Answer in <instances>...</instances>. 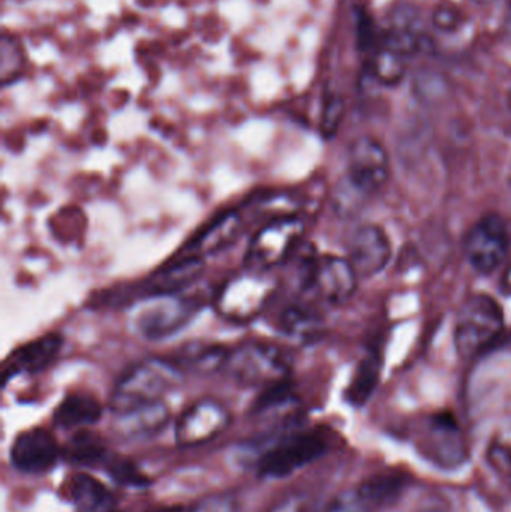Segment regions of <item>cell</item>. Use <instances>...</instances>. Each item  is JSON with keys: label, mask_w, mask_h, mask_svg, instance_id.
I'll list each match as a JSON object with an SVG mask.
<instances>
[{"label": "cell", "mask_w": 511, "mask_h": 512, "mask_svg": "<svg viewBox=\"0 0 511 512\" xmlns=\"http://www.w3.org/2000/svg\"><path fill=\"white\" fill-rule=\"evenodd\" d=\"M390 176V159L386 149L371 137L354 141L348 153L347 180L357 194H377Z\"/></svg>", "instance_id": "obj_9"}, {"label": "cell", "mask_w": 511, "mask_h": 512, "mask_svg": "<svg viewBox=\"0 0 511 512\" xmlns=\"http://www.w3.org/2000/svg\"><path fill=\"white\" fill-rule=\"evenodd\" d=\"M242 218L236 210L221 213L197 234L191 242L183 246L179 255L198 256L206 259L207 256L219 254L239 239L242 231Z\"/></svg>", "instance_id": "obj_15"}, {"label": "cell", "mask_w": 511, "mask_h": 512, "mask_svg": "<svg viewBox=\"0 0 511 512\" xmlns=\"http://www.w3.org/2000/svg\"><path fill=\"white\" fill-rule=\"evenodd\" d=\"M108 474L123 486L144 487L150 483L149 478L128 459L113 460L108 466Z\"/></svg>", "instance_id": "obj_26"}, {"label": "cell", "mask_w": 511, "mask_h": 512, "mask_svg": "<svg viewBox=\"0 0 511 512\" xmlns=\"http://www.w3.org/2000/svg\"><path fill=\"white\" fill-rule=\"evenodd\" d=\"M510 251V234L506 222L498 215L480 219L464 239V255L474 270L482 274L497 271Z\"/></svg>", "instance_id": "obj_8"}, {"label": "cell", "mask_w": 511, "mask_h": 512, "mask_svg": "<svg viewBox=\"0 0 511 512\" xmlns=\"http://www.w3.org/2000/svg\"><path fill=\"white\" fill-rule=\"evenodd\" d=\"M371 72L380 83L398 84L404 77L405 57L384 45L372 59Z\"/></svg>", "instance_id": "obj_22"}, {"label": "cell", "mask_w": 511, "mask_h": 512, "mask_svg": "<svg viewBox=\"0 0 511 512\" xmlns=\"http://www.w3.org/2000/svg\"><path fill=\"white\" fill-rule=\"evenodd\" d=\"M500 289L503 294L511 295V265L501 276Z\"/></svg>", "instance_id": "obj_30"}, {"label": "cell", "mask_w": 511, "mask_h": 512, "mask_svg": "<svg viewBox=\"0 0 511 512\" xmlns=\"http://www.w3.org/2000/svg\"><path fill=\"white\" fill-rule=\"evenodd\" d=\"M504 331V312L491 295L474 294L462 304L455 328L456 351L476 358L488 351Z\"/></svg>", "instance_id": "obj_5"}, {"label": "cell", "mask_w": 511, "mask_h": 512, "mask_svg": "<svg viewBox=\"0 0 511 512\" xmlns=\"http://www.w3.org/2000/svg\"><path fill=\"white\" fill-rule=\"evenodd\" d=\"M422 512H440V511H437V510H426V511H422Z\"/></svg>", "instance_id": "obj_35"}, {"label": "cell", "mask_w": 511, "mask_h": 512, "mask_svg": "<svg viewBox=\"0 0 511 512\" xmlns=\"http://www.w3.org/2000/svg\"><path fill=\"white\" fill-rule=\"evenodd\" d=\"M57 457L59 447L56 439L44 429L27 430L12 445L11 460L15 468L30 474L53 468Z\"/></svg>", "instance_id": "obj_14"}, {"label": "cell", "mask_w": 511, "mask_h": 512, "mask_svg": "<svg viewBox=\"0 0 511 512\" xmlns=\"http://www.w3.org/2000/svg\"><path fill=\"white\" fill-rule=\"evenodd\" d=\"M342 114H344V102L338 96H330L324 105L323 119H321V132L324 137L330 138L335 135L341 123Z\"/></svg>", "instance_id": "obj_28"}, {"label": "cell", "mask_w": 511, "mask_h": 512, "mask_svg": "<svg viewBox=\"0 0 511 512\" xmlns=\"http://www.w3.org/2000/svg\"><path fill=\"white\" fill-rule=\"evenodd\" d=\"M509 104H510V108H511V92H510V95H509Z\"/></svg>", "instance_id": "obj_36"}, {"label": "cell", "mask_w": 511, "mask_h": 512, "mask_svg": "<svg viewBox=\"0 0 511 512\" xmlns=\"http://www.w3.org/2000/svg\"><path fill=\"white\" fill-rule=\"evenodd\" d=\"M150 304L138 313L135 330L147 340H162L183 330L197 315L200 304L183 295L153 298Z\"/></svg>", "instance_id": "obj_10"}, {"label": "cell", "mask_w": 511, "mask_h": 512, "mask_svg": "<svg viewBox=\"0 0 511 512\" xmlns=\"http://www.w3.org/2000/svg\"><path fill=\"white\" fill-rule=\"evenodd\" d=\"M149 512H185L183 508L180 507H162V508H156V510H152Z\"/></svg>", "instance_id": "obj_31"}, {"label": "cell", "mask_w": 511, "mask_h": 512, "mask_svg": "<svg viewBox=\"0 0 511 512\" xmlns=\"http://www.w3.org/2000/svg\"><path fill=\"white\" fill-rule=\"evenodd\" d=\"M392 245L386 231L369 224L357 228L348 246V261L359 277L377 276L389 264Z\"/></svg>", "instance_id": "obj_12"}, {"label": "cell", "mask_w": 511, "mask_h": 512, "mask_svg": "<svg viewBox=\"0 0 511 512\" xmlns=\"http://www.w3.org/2000/svg\"><path fill=\"white\" fill-rule=\"evenodd\" d=\"M476 2H479V3H491V2H494V0H476Z\"/></svg>", "instance_id": "obj_33"}, {"label": "cell", "mask_w": 511, "mask_h": 512, "mask_svg": "<svg viewBox=\"0 0 511 512\" xmlns=\"http://www.w3.org/2000/svg\"><path fill=\"white\" fill-rule=\"evenodd\" d=\"M326 442L315 433H303L290 441L279 445L267 453L260 463V472L264 477L284 478L300 466L314 462L323 456Z\"/></svg>", "instance_id": "obj_11"}, {"label": "cell", "mask_w": 511, "mask_h": 512, "mask_svg": "<svg viewBox=\"0 0 511 512\" xmlns=\"http://www.w3.org/2000/svg\"><path fill=\"white\" fill-rule=\"evenodd\" d=\"M63 337L48 333L38 339L24 343L12 351L3 363V385L20 373H38L47 369L62 351Z\"/></svg>", "instance_id": "obj_13"}, {"label": "cell", "mask_w": 511, "mask_h": 512, "mask_svg": "<svg viewBox=\"0 0 511 512\" xmlns=\"http://www.w3.org/2000/svg\"><path fill=\"white\" fill-rule=\"evenodd\" d=\"M230 349L218 343L194 342L183 346L176 357V364L182 370L197 373H212L224 369Z\"/></svg>", "instance_id": "obj_17"}, {"label": "cell", "mask_w": 511, "mask_h": 512, "mask_svg": "<svg viewBox=\"0 0 511 512\" xmlns=\"http://www.w3.org/2000/svg\"><path fill=\"white\" fill-rule=\"evenodd\" d=\"M204 270H206V259L198 256L177 255L141 282L111 289L102 304L123 306L137 300H153V298L179 295L197 283L203 276Z\"/></svg>", "instance_id": "obj_1"}, {"label": "cell", "mask_w": 511, "mask_h": 512, "mask_svg": "<svg viewBox=\"0 0 511 512\" xmlns=\"http://www.w3.org/2000/svg\"><path fill=\"white\" fill-rule=\"evenodd\" d=\"M26 56L21 42L5 33L0 41V80L3 86L15 83L23 75Z\"/></svg>", "instance_id": "obj_21"}, {"label": "cell", "mask_w": 511, "mask_h": 512, "mask_svg": "<svg viewBox=\"0 0 511 512\" xmlns=\"http://www.w3.org/2000/svg\"><path fill=\"white\" fill-rule=\"evenodd\" d=\"M305 224L297 215H284L267 222L249 243L245 254L246 270L269 271L296 252Z\"/></svg>", "instance_id": "obj_6"}, {"label": "cell", "mask_w": 511, "mask_h": 512, "mask_svg": "<svg viewBox=\"0 0 511 512\" xmlns=\"http://www.w3.org/2000/svg\"><path fill=\"white\" fill-rule=\"evenodd\" d=\"M323 318L317 309L303 303H291L279 313L278 330L285 336L312 340L320 334Z\"/></svg>", "instance_id": "obj_18"}, {"label": "cell", "mask_w": 511, "mask_h": 512, "mask_svg": "<svg viewBox=\"0 0 511 512\" xmlns=\"http://www.w3.org/2000/svg\"><path fill=\"white\" fill-rule=\"evenodd\" d=\"M294 385L290 378L282 379V381L275 382V384L267 385L261 391L260 396L252 406L254 414H261V412L269 411V409L278 408V406L285 405L293 399Z\"/></svg>", "instance_id": "obj_24"}, {"label": "cell", "mask_w": 511, "mask_h": 512, "mask_svg": "<svg viewBox=\"0 0 511 512\" xmlns=\"http://www.w3.org/2000/svg\"><path fill=\"white\" fill-rule=\"evenodd\" d=\"M290 357L281 346L266 342H246L228 354L227 369L243 384L270 385L290 378Z\"/></svg>", "instance_id": "obj_7"}, {"label": "cell", "mask_w": 511, "mask_h": 512, "mask_svg": "<svg viewBox=\"0 0 511 512\" xmlns=\"http://www.w3.org/2000/svg\"><path fill=\"white\" fill-rule=\"evenodd\" d=\"M405 489V480L399 475H377L369 478L357 492L369 505L383 507L398 501Z\"/></svg>", "instance_id": "obj_19"}, {"label": "cell", "mask_w": 511, "mask_h": 512, "mask_svg": "<svg viewBox=\"0 0 511 512\" xmlns=\"http://www.w3.org/2000/svg\"><path fill=\"white\" fill-rule=\"evenodd\" d=\"M72 498L84 511H92L105 504L108 493L95 478L80 474L72 481Z\"/></svg>", "instance_id": "obj_23"}, {"label": "cell", "mask_w": 511, "mask_h": 512, "mask_svg": "<svg viewBox=\"0 0 511 512\" xmlns=\"http://www.w3.org/2000/svg\"><path fill=\"white\" fill-rule=\"evenodd\" d=\"M297 262V282L306 294H314L329 304H344L353 297L357 288V276L348 259L333 255L302 252Z\"/></svg>", "instance_id": "obj_2"}, {"label": "cell", "mask_w": 511, "mask_h": 512, "mask_svg": "<svg viewBox=\"0 0 511 512\" xmlns=\"http://www.w3.org/2000/svg\"><path fill=\"white\" fill-rule=\"evenodd\" d=\"M102 415L101 403L86 393L69 394L54 412V424L62 429L90 426Z\"/></svg>", "instance_id": "obj_16"}, {"label": "cell", "mask_w": 511, "mask_h": 512, "mask_svg": "<svg viewBox=\"0 0 511 512\" xmlns=\"http://www.w3.org/2000/svg\"><path fill=\"white\" fill-rule=\"evenodd\" d=\"M276 289L278 282L267 271L246 270L221 286L213 304L216 313L225 321L246 324L266 310Z\"/></svg>", "instance_id": "obj_3"}, {"label": "cell", "mask_w": 511, "mask_h": 512, "mask_svg": "<svg viewBox=\"0 0 511 512\" xmlns=\"http://www.w3.org/2000/svg\"><path fill=\"white\" fill-rule=\"evenodd\" d=\"M464 24V14L458 6L443 3L434 12V26L443 32H455Z\"/></svg>", "instance_id": "obj_27"}, {"label": "cell", "mask_w": 511, "mask_h": 512, "mask_svg": "<svg viewBox=\"0 0 511 512\" xmlns=\"http://www.w3.org/2000/svg\"><path fill=\"white\" fill-rule=\"evenodd\" d=\"M369 507L359 492H350L339 496L327 512H369Z\"/></svg>", "instance_id": "obj_29"}, {"label": "cell", "mask_w": 511, "mask_h": 512, "mask_svg": "<svg viewBox=\"0 0 511 512\" xmlns=\"http://www.w3.org/2000/svg\"><path fill=\"white\" fill-rule=\"evenodd\" d=\"M183 370L174 360L152 357L132 366L117 384L114 391V408L132 411L155 402L159 396L179 387Z\"/></svg>", "instance_id": "obj_4"}, {"label": "cell", "mask_w": 511, "mask_h": 512, "mask_svg": "<svg viewBox=\"0 0 511 512\" xmlns=\"http://www.w3.org/2000/svg\"><path fill=\"white\" fill-rule=\"evenodd\" d=\"M507 33H509L511 39V0H510V9H509V20H507Z\"/></svg>", "instance_id": "obj_32"}, {"label": "cell", "mask_w": 511, "mask_h": 512, "mask_svg": "<svg viewBox=\"0 0 511 512\" xmlns=\"http://www.w3.org/2000/svg\"><path fill=\"white\" fill-rule=\"evenodd\" d=\"M509 182H510V185H511V164H510V168H509Z\"/></svg>", "instance_id": "obj_34"}, {"label": "cell", "mask_w": 511, "mask_h": 512, "mask_svg": "<svg viewBox=\"0 0 511 512\" xmlns=\"http://www.w3.org/2000/svg\"><path fill=\"white\" fill-rule=\"evenodd\" d=\"M378 379H380V363L377 358H365L357 367L354 373L353 381L348 385L345 391V399L350 405L363 406L369 399L377 387Z\"/></svg>", "instance_id": "obj_20"}, {"label": "cell", "mask_w": 511, "mask_h": 512, "mask_svg": "<svg viewBox=\"0 0 511 512\" xmlns=\"http://www.w3.org/2000/svg\"><path fill=\"white\" fill-rule=\"evenodd\" d=\"M104 447L87 433L75 436L71 444L66 447L65 456L68 460L81 465H93L104 457Z\"/></svg>", "instance_id": "obj_25"}]
</instances>
